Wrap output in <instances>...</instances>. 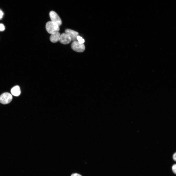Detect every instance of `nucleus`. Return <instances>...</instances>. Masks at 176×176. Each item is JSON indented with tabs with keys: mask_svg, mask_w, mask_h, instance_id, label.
I'll list each match as a JSON object with an SVG mask.
<instances>
[{
	"mask_svg": "<svg viewBox=\"0 0 176 176\" xmlns=\"http://www.w3.org/2000/svg\"><path fill=\"white\" fill-rule=\"evenodd\" d=\"M45 28L47 32L51 34L55 32H58L60 30L59 25L56 23L51 21L47 22Z\"/></svg>",
	"mask_w": 176,
	"mask_h": 176,
	"instance_id": "nucleus-1",
	"label": "nucleus"
},
{
	"mask_svg": "<svg viewBox=\"0 0 176 176\" xmlns=\"http://www.w3.org/2000/svg\"><path fill=\"white\" fill-rule=\"evenodd\" d=\"M71 47L74 51L78 52H83L85 49L84 44L80 43L77 41L73 42L71 44Z\"/></svg>",
	"mask_w": 176,
	"mask_h": 176,
	"instance_id": "nucleus-2",
	"label": "nucleus"
},
{
	"mask_svg": "<svg viewBox=\"0 0 176 176\" xmlns=\"http://www.w3.org/2000/svg\"><path fill=\"white\" fill-rule=\"evenodd\" d=\"M12 95L9 93L6 92L2 94L0 96V102L5 104L10 103L12 100Z\"/></svg>",
	"mask_w": 176,
	"mask_h": 176,
	"instance_id": "nucleus-3",
	"label": "nucleus"
},
{
	"mask_svg": "<svg viewBox=\"0 0 176 176\" xmlns=\"http://www.w3.org/2000/svg\"><path fill=\"white\" fill-rule=\"evenodd\" d=\"M49 16L51 21L57 23L59 26L62 24L61 20L55 11H52L49 13Z\"/></svg>",
	"mask_w": 176,
	"mask_h": 176,
	"instance_id": "nucleus-4",
	"label": "nucleus"
},
{
	"mask_svg": "<svg viewBox=\"0 0 176 176\" xmlns=\"http://www.w3.org/2000/svg\"><path fill=\"white\" fill-rule=\"evenodd\" d=\"M59 41L63 44H67L70 42L71 39L69 35L66 33H64L60 35Z\"/></svg>",
	"mask_w": 176,
	"mask_h": 176,
	"instance_id": "nucleus-5",
	"label": "nucleus"
},
{
	"mask_svg": "<svg viewBox=\"0 0 176 176\" xmlns=\"http://www.w3.org/2000/svg\"><path fill=\"white\" fill-rule=\"evenodd\" d=\"M65 32L69 35L71 38V41L73 42L77 41V37L78 34V32L70 29H67L65 30Z\"/></svg>",
	"mask_w": 176,
	"mask_h": 176,
	"instance_id": "nucleus-6",
	"label": "nucleus"
},
{
	"mask_svg": "<svg viewBox=\"0 0 176 176\" xmlns=\"http://www.w3.org/2000/svg\"><path fill=\"white\" fill-rule=\"evenodd\" d=\"M60 35L59 32H55L51 34L50 37V41L53 43L57 42L59 41Z\"/></svg>",
	"mask_w": 176,
	"mask_h": 176,
	"instance_id": "nucleus-7",
	"label": "nucleus"
},
{
	"mask_svg": "<svg viewBox=\"0 0 176 176\" xmlns=\"http://www.w3.org/2000/svg\"><path fill=\"white\" fill-rule=\"evenodd\" d=\"M11 92L12 95L16 96L20 95L21 93L20 87L18 86H15L12 88Z\"/></svg>",
	"mask_w": 176,
	"mask_h": 176,
	"instance_id": "nucleus-8",
	"label": "nucleus"
},
{
	"mask_svg": "<svg viewBox=\"0 0 176 176\" xmlns=\"http://www.w3.org/2000/svg\"><path fill=\"white\" fill-rule=\"evenodd\" d=\"M77 41L80 43H83L85 42L84 40L79 36L78 35L77 37Z\"/></svg>",
	"mask_w": 176,
	"mask_h": 176,
	"instance_id": "nucleus-9",
	"label": "nucleus"
},
{
	"mask_svg": "<svg viewBox=\"0 0 176 176\" xmlns=\"http://www.w3.org/2000/svg\"><path fill=\"white\" fill-rule=\"evenodd\" d=\"M5 29V27L4 25L2 23H0V31H3Z\"/></svg>",
	"mask_w": 176,
	"mask_h": 176,
	"instance_id": "nucleus-10",
	"label": "nucleus"
},
{
	"mask_svg": "<svg viewBox=\"0 0 176 176\" xmlns=\"http://www.w3.org/2000/svg\"><path fill=\"white\" fill-rule=\"evenodd\" d=\"M172 171L175 174H176V164L174 165L172 167Z\"/></svg>",
	"mask_w": 176,
	"mask_h": 176,
	"instance_id": "nucleus-11",
	"label": "nucleus"
},
{
	"mask_svg": "<svg viewBox=\"0 0 176 176\" xmlns=\"http://www.w3.org/2000/svg\"><path fill=\"white\" fill-rule=\"evenodd\" d=\"M71 176H82L81 175L77 173H74L72 174Z\"/></svg>",
	"mask_w": 176,
	"mask_h": 176,
	"instance_id": "nucleus-12",
	"label": "nucleus"
},
{
	"mask_svg": "<svg viewBox=\"0 0 176 176\" xmlns=\"http://www.w3.org/2000/svg\"><path fill=\"white\" fill-rule=\"evenodd\" d=\"M3 15V13L2 11L0 10V19H1Z\"/></svg>",
	"mask_w": 176,
	"mask_h": 176,
	"instance_id": "nucleus-13",
	"label": "nucleus"
},
{
	"mask_svg": "<svg viewBox=\"0 0 176 176\" xmlns=\"http://www.w3.org/2000/svg\"><path fill=\"white\" fill-rule=\"evenodd\" d=\"M176 153H175L173 155V158L174 160L176 161Z\"/></svg>",
	"mask_w": 176,
	"mask_h": 176,
	"instance_id": "nucleus-14",
	"label": "nucleus"
}]
</instances>
